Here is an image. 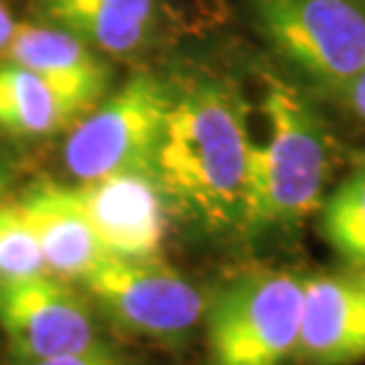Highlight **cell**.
I'll return each mask as SVG.
<instances>
[{"label": "cell", "mask_w": 365, "mask_h": 365, "mask_svg": "<svg viewBox=\"0 0 365 365\" xmlns=\"http://www.w3.org/2000/svg\"><path fill=\"white\" fill-rule=\"evenodd\" d=\"M252 148L250 107L232 78L173 88L155 159L166 207L209 235H247Z\"/></svg>", "instance_id": "cell-1"}, {"label": "cell", "mask_w": 365, "mask_h": 365, "mask_svg": "<svg viewBox=\"0 0 365 365\" xmlns=\"http://www.w3.org/2000/svg\"><path fill=\"white\" fill-rule=\"evenodd\" d=\"M261 112L268 138L252 148L247 235L294 228L316 214L332 171L330 130L299 86L264 71Z\"/></svg>", "instance_id": "cell-2"}, {"label": "cell", "mask_w": 365, "mask_h": 365, "mask_svg": "<svg viewBox=\"0 0 365 365\" xmlns=\"http://www.w3.org/2000/svg\"><path fill=\"white\" fill-rule=\"evenodd\" d=\"M304 275L252 271L223 284L204 309L209 365H284L294 359Z\"/></svg>", "instance_id": "cell-3"}, {"label": "cell", "mask_w": 365, "mask_h": 365, "mask_svg": "<svg viewBox=\"0 0 365 365\" xmlns=\"http://www.w3.org/2000/svg\"><path fill=\"white\" fill-rule=\"evenodd\" d=\"M259 34L316 88L337 95L365 67L363 0H245Z\"/></svg>", "instance_id": "cell-4"}, {"label": "cell", "mask_w": 365, "mask_h": 365, "mask_svg": "<svg viewBox=\"0 0 365 365\" xmlns=\"http://www.w3.org/2000/svg\"><path fill=\"white\" fill-rule=\"evenodd\" d=\"M173 88L162 78L140 74L93 107L64 145V164L78 182L114 173H150L162 140Z\"/></svg>", "instance_id": "cell-5"}, {"label": "cell", "mask_w": 365, "mask_h": 365, "mask_svg": "<svg viewBox=\"0 0 365 365\" xmlns=\"http://www.w3.org/2000/svg\"><path fill=\"white\" fill-rule=\"evenodd\" d=\"M81 282L119 330L148 339L187 337L207 309L200 289L159 257H107Z\"/></svg>", "instance_id": "cell-6"}, {"label": "cell", "mask_w": 365, "mask_h": 365, "mask_svg": "<svg viewBox=\"0 0 365 365\" xmlns=\"http://www.w3.org/2000/svg\"><path fill=\"white\" fill-rule=\"evenodd\" d=\"M0 327L10 365H38L105 341L88 302L50 273L0 282Z\"/></svg>", "instance_id": "cell-7"}, {"label": "cell", "mask_w": 365, "mask_h": 365, "mask_svg": "<svg viewBox=\"0 0 365 365\" xmlns=\"http://www.w3.org/2000/svg\"><path fill=\"white\" fill-rule=\"evenodd\" d=\"M74 195L109 257L155 259L166 232V200L150 173L81 180Z\"/></svg>", "instance_id": "cell-8"}, {"label": "cell", "mask_w": 365, "mask_h": 365, "mask_svg": "<svg viewBox=\"0 0 365 365\" xmlns=\"http://www.w3.org/2000/svg\"><path fill=\"white\" fill-rule=\"evenodd\" d=\"M365 361V271L304 275L297 365H356Z\"/></svg>", "instance_id": "cell-9"}, {"label": "cell", "mask_w": 365, "mask_h": 365, "mask_svg": "<svg viewBox=\"0 0 365 365\" xmlns=\"http://www.w3.org/2000/svg\"><path fill=\"white\" fill-rule=\"evenodd\" d=\"M7 60L41 76L74 119L100 105L109 86V67L91 46L64 29L17 24Z\"/></svg>", "instance_id": "cell-10"}, {"label": "cell", "mask_w": 365, "mask_h": 365, "mask_svg": "<svg viewBox=\"0 0 365 365\" xmlns=\"http://www.w3.org/2000/svg\"><path fill=\"white\" fill-rule=\"evenodd\" d=\"M14 204L34 232L50 275L83 280L109 257L76 200L74 185L34 182Z\"/></svg>", "instance_id": "cell-11"}, {"label": "cell", "mask_w": 365, "mask_h": 365, "mask_svg": "<svg viewBox=\"0 0 365 365\" xmlns=\"http://www.w3.org/2000/svg\"><path fill=\"white\" fill-rule=\"evenodd\" d=\"M38 7L50 26L107 55L140 50L157 21V0H38Z\"/></svg>", "instance_id": "cell-12"}, {"label": "cell", "mask_w": 365, "mask_h": 365, "mask_svg": "<svg viewBox=\"0 0 365 365\" xmlns=\"http://www.w3.org/2000/svg\"><path fill=\"white\" fill-rule=\"evenodd\" d=\"M74 116L50 86L14 62L0 64V128L19 138H41L69 126Z\"/></svg>", "instance_id": "cell-13"}, {"label": "cell", "mask_w": 365, "mask_h": 365, "mask_svg": "<svg viewBox=\"0 0 365 365\" xmlns=\"http://www.w3.org/2000/svg\"><path fill=\"white\" fill-rule=\"evenodd\" d=\"M320 232L344 266L365 271V155L356 152L349 173L318 209Z\"/></svg>", "instance_id": "cell-14"}, {"label": "cell", "mask_w": 365, "mask_h": 365, "mask_svg": "<svg viewBox=\"0 0 365 365\" xmlns=\"http://www.w3.org/2000/svg\"><path fill=\"white\" fill-rule=\"evenodd\" d=\"M48 273L41 247L17 204H0V282Z\"/></svg>", "instance_id": "cell-15"}, {"label": "cell", "mask_w": 365, "mask_h": 365, "mask_svg": "<svg viewBox=\"0 0 365 365\" xmlns=\"http://www.w3.org/2000/svg\"><path fill=\"white\" fill-rule=\"evenodd\" d=\"M38 365H138V363L133 359H128L126 354H121L119 349H114L112 344L102 341V344L86 349V351L60 356V359H50Z\"/></svg>", "instance_id": "cell-16"}, {"label": "cell", "mask_w": 365, "mask_h": 365, "mask_svg": "<svg viewBox=\"0 0 365 365\" xmlns=\"http://www.w3.org/2000/svg\"><path fill=\"white\" fill-rule=\"evenodd\" d=\"M337 95L346 102L349 109H351L361 121H365V67Z\"/></svg>", "instance_id": "cell-17"}, {"label": "cell", "mask_w": 365, "mask_h": 365, "mask_svg": "<svg viewBox=\"0 0 365 365\" xmlns=\"http://www.w3.org/2000/svg\"><path fill=\"white\" fill-rule=\"evenodd\" d=\"M14 21L12 14L7 12V7L0 3V55H7V46H10V38L14 34Z\"/></svg>", "instance_id": "cell-18"}, {"label": "cell", "mask_w": 365, "mask_h": 365, "mask_svg": "<svg viewBox=\"0 0 365 365\" xmlns=\"http://www.w3.org/2000/svg\"><path fill=\"white\" fill-rule=\"evenodd\" d=\"M363 3H365V0H363Z\"/></svg>", "instance_id": "cell-19"}]
</instances>
